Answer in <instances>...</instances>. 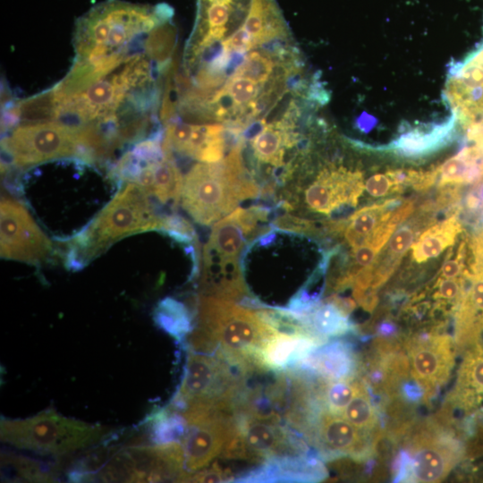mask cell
<instances>
[{"mask_svg": "<svg viewBox=\"0 0 483 483\" xmlns=\"http://www.w3.org/2000/svg\"><path fill=\"white\" fill-rule=\"evenodd\" d=\"M380 332L383 334V335H389L391 333H393L394 331V326L392 324H389V323H384L381 326H380Z\"/></svg>", "mask_w": 483, "mask_h": 483, "instance_id": "38", "label": "cell"}, {"mask_svg": "<svg viewBox=\"0 0 483 483\" xmlns=\"http://www.w3.org/2000/svg\"><path fill=\"white\" fill-rule=\"evenodd\" d=\"M325 342L315 335L275 334L262 349L260 368L275 372L293 369Z\"/></svg>", "mask_w": 483, "mask_h": 483, "instance_id": "15", "label": "cell"}, {"mask_svg": "<svg viewBox=\"0 0 483 483\" xmlns=\"http://www.w3.org/2000/svg\"><path fill=\"white\" fill-rule=\"evenodd\" d=\"M461 258L462 257L459 255L455 259L445 261L441 268V277L455 278L458 276L462 269Z\"/></svg>", "mask_w": 483, "mask_h": 483, "instance_id": "36", "label": "cell"}, {"mask_svg": "<svg viewBox=\"0 0 483 483\" xmlns=\"http://www.w3.org/2000/svg\"><path fill=\"white\" fill-rule=\"evenodd\" d=\"M163 148L202 163L223 159L235 145L234 136L222 124H190L174 122L166 128Z\"/></svg>", "mask_w": 483, "mask_h": 483, "instance_id": "13", "label": "cell"}, {"mask_svg": "<svg viewBox=\"0 0 483 483\" xmlns=\"http://www.w3.org/2000/svg\"><path fill=\"white\" fill-rule=\"evenodd\" d=\"M189 475L180 442L125 447L98 471L103 482H187Z\"/></svg>", "mask_w": 483, "mask_h": 483, "instance_id": "10", "label": "cell"}, {"mask_svg": "<svg viewBox=\"0 0 483 483\" xmlns=\"http://www.w3.org/2000/svg\"><path fill=\"white\" fill-rule=\"evenodd\" d=\"M97 80L84 89L61 96L50 91L53 98V119L73 116L80 125L112 120L131 88L148 80V64L132 56L123 69Z\"/></svg>", "mask_w": 483, "mask_h": 483, "instance_id": "9", "label": "cell"}, {"mask_svg": "<svg viewBox=\"0 0 483 483\" xmlns=\"http://www.w3.org/2000/svg\"><path fill=\"white\" fill-rule=\"evenodd\" d=\"M414 236V231L409 225H404L394 232L387 246V255L390 258L386 263L393 266L397 265L400 256H402L411 247Z\"/></svg>", "mask_w": 483, "mask_h": 483, "instance_id": "30", "label": "cell"}, {"mask_svg": "<svg viewBox=\"0 0 483 483\" xmlns=\"http://www.w3.org/2000/svg\"><path fill=\"white\" fill-rule=\"evenodd\" d=\"M109 430L64 417L54 409L23 419H2L1 440L14 447L45 454L63 455L101 442Z\"/></svg>", "mask_w": 483, "mask_h": 483, "instance_id": "7", "label": "cell"}, {"mask_svg": "<svg viewBox=\"0 0 483 483\" xmlns=\"http://www.w3.org/2000/svg\"><path fill=\"white\" fill-rule=\"evenodd\" d=\"M465 382L479 391H483V354H472L464 366Z\"/></svg>", "mask_w": 483, "mask_h": 483, "instance_id": "32", "label": "cell"}, {"mask_svg": "<svg viewBox=\"0 0 483 483\" xmlns=\"http://www.w3.org/2000/svg\"><path fill=\"white\" fill-rule=\"evenodd\" d=\"M55 253L54 245L19 200L4 197L0 204L1 258L38 266Z\"/></svg>", "mask_w": 483, "mask_h": 483, "instance_id": "12", "label": "cell"}, {"mask_svg": "<svg viewBox=\"0 0 483 483\" xmlns=\"http://www.w3.org/2000/svg\"><path fill=\"white\" fill-rule=\"evenodd\" d=\"M235 427L232 411H215L188 426L182 441L185 471L191 474L208 466L221 454Z\"/></svg>", "mask_w": 483, "mask_h": 483, "instance_id": "14", "label": "cell"}, {"mask_svg": "<svg viewBox=\"0 0 483 483\" xmlns=\"http://www.w3.org/2000/svg\"><path fill=\"white\" fill-rule=\"evenodd\" d=\"M360 385L350 380L329 381L324 398L328 411L341 414L360 389Z\"/></svg>", "mask_w": 483, "mask_h": 483, "instance_id": "28", "label": "cell"}, {"mask_svg": "<svg viewBox=\"0 0 483 483\" xmlns=\"http://www.w3.org/2000/svg\"><path fill=\"white\" fill-rule=\"evenodd\" d=\"M274 61L258 51L247 54L243 63L237 68L233 76L244 77L264 84L274 71Z\"/></svg>", "mask_w": 483, "mask_h": 483, "instance_id": "27", "label": "cell"}, {"mask_svg": "<svg viewBox=\"0 0 483 483\" xmlns=\"http://www.w3.org/2000/svg\"><path fill=\"white\" fill-rule=\"evenodd\" d=\"M270 212L264 206L238 207L213 225L202 249L199 294L243 303L250 299L242 254L251 239L270 229Z\"/></svg>", "mask_w": 483, "mask_h": 483, "instance_id": "3", "label": "cell"}, {"mask_svg": "<svg viewBox=\"0 0 483 483\" xmlns=\"http://www.w3.org/2000/svg\"><path fill=\"white\" fill-rule=\"evenodd\" d=\"M112 145L95 126L60 121L18 125L2 142L4 151L18 167L72 157L94 161L105 156Z\"/></svg>", "mask_w": 483, "mask_h": 483, "instance_id": "6", "label": "cell"}, {"mask_svg": "<svg viewBox=\"0 0 483 483\" xmlns=\"http://www.w3.org/2000/svg\"><path fill=\"white\" fill-rule=\"evenodd\" d=\"M450 451L440 444L431 442L418 445L408 460L411 479L425 483L443 479L449 472L454 459Z\"/></svg>", "mask_w": 483, "mask_h": 483, "instance_id": "18", "label": "cell"}, {"mask_svg": "<svg viewBox=\"0 0 483 483\" xmlns=\"http://www.w3.org/2000/svg\"><path fill=\"white\" fill-rule=\"evenodd\" d=\"M187 351L182 379L169 406L179 412L193 405L233 412L242 373L219 352Z\"/></svg>", "mask_w": 483, "mask_h": 483, "instance_id": "8", "label": "cell"}, {"mask_svg": "<svg viewBox=\"0 0 483 483\" xmlns=\"http://www.w3.org/2000/svg\"><path fill=\"white\" fill-rule=\"evenodd\" d=\"M151 197L134 182H126L80 233L70 241L68 267H82L114 242L134 233L160 231V215Z\"/></svg>", "mask_w": 483, "mask_h": 483, "instance_id": "5", "label": "cell"}, {"mask_svg": "<svg viewBox=\"0 0 483 483\" xmlns=\"http://www.w3.org/2000/svg\"><path fill=\"white\" fill-rule=\"evenodd\" d=\"M2 467L9 468L15 478L30 482H51L54 476L46 470L38 462L23 456L2 454Z\"/></svg>", "mask_w": 483, "mask_h": 483, "instance_id": "25", "label": "cell"}, {"mask_svg": "<svg viewBox=\"0 0 483 483\" xmlns=\"http://www.w3.org/2000/svg\"><path fill=\"white\" fill-rule=\"evenodd\" d=\"M453 119L444 125L436 126L428 131L414 130L400 136L393 143L396 151L406 157L428 154L441 147L450 135Z\"/></svg>", "mask_w": 483, "mask_h": 483, "instance_id": "23", "label": "cell"}, {"mask_svg": "<svg viewBox=\"0 0 483 483\" xmlns=\"http://www.w3.org/2000/svg\"><path fill=\"white\" fill-rule=\"evenodd\" d=\"M318 436L321 448L331 453L359 456L366 447L361 430L329 411L319 416Z\"/></svg>", "mask_w": 483, "mask_h": 483, "instance_id": "17", "label": "cell"}, {"mask_svg": "<svg viewBox=\"0 0 483 483\" xmlns=\"http://www.w3.org/2000/svg\"><path fill=\"white\" fill-rule=\"evenodd\" d=\"M363 190L362 176L343 166L322 169L308 184L282 190L275 200L287 214L301 216L304 212L331 215L347 206L354 207Z\"/></svg>", "mask_w": 483, "mask_h": 483, "instance_id": "11", "label": "cell"}, {"mask_svg": "<svg viewBox=\"0 0 483 483\" xmlns=\"http://www.w3.org/2000/svg\"><path fill=\"white\" fill-rule=\"evenodd\" d=\"M224 47L228 51L248 52L256 47L252 37L243 28H239L229 38L223 41Z\"/></svg>", "mask_w": 483, "mask_h": 483, "instance_id": "33", "label": "cell"}, {"mask_svg": "<svg viewBox=\"0 0 483 483\" xmlns=\"http://www.w3.org/2000/svg\"><path fill=\"white\" fill-rule=\"evenodd\" d=\"M458 231L459 225L454 216L427 229L411 245L414 261L422 263L439 256L453 243Z\"/></svg>", "mask_w": 483, "mask_h": 483, "instance_id": "21", "label": "cell"}, {"mask_svg": "<svg viewBox=\"0 0 483 483\" xmlns=\"http://www.w3.org/2000/svg\"><path fill=\"white\" fill-rule=\"evenodd\" d=\"M149 9L119 2L97 6L78 24L76 63L65 81L82 89L127 61L132 41L170 18L169 7Z\"/></svg>", "mask_w": 483, "mask_h": 483, "instance_id": "1", "label": "cell"}, {"mask_svg": "<svg viewBox=\"0 0 483 483\" xmlns=\"http://www.w3.org/2000/svg\"><path fill=\"white\" fill-rule=\"evenodd\" d=\"M472 306L483 311V269L477 272L470 290Z\"/></svg>", "mask_w": 483, "mask_h": 483, "instance_id": "35", "label": "cell"}, {"mask_svg": "<svg viewBox=\"0 0 483 483\" xmlns=\"http://www.w3.org/2000/svg\"><path fill=\"white\" fill-rule=\"evenodd\" d=\"M299 315L312 334L325 340L326 337L342 335L352 326L348 315L330 301L318 304Z\"/></svg>", "mask_w": 483, "mask_h": 483, "instance_id": "19", "label": "cell"}, {"mask_svg": "<svg viewBox=\"0 0 483 483\" xmlns=\"http://www.w3.org/2000/svg\"><path fill=\"white\" fill-rule=\"evenodd\" d=\"M243 141L224 159L194 165L183 178L181 205L200 225L209 226L238 208L242 201L261 196L242 156Z\"/></svg>", "mask_w": 483, "mask_h": 483, "instance_id": "4", "label": "cell"}, {"mask_svg": "<svg viewBox=\"0 0 483 483\" xmlns=\"http://www.w3.org/2000/svg\"><path fill=\"white\" fill-rule=\"evenodd\" d=\"M221 89L240 106L255 100L259 93V87L256 81L236 76L230 77Z\"/></svg>", "mask_w": 483, "mask_h": 483, "instance_id": "29", "label": "cell"}, {"mask_svg": "<svg viewBox=\"0 0 483 483\" xmlns=\"http://www.w3.org/2000/svg\"><path fill=\"white\" fill-rule=\"evenodd\" d=\"M355 359L349 344L323 343L293 369L316 374L328 381L350 380L355 371Z\"/></svg>", "mask_w": 483, "mask_h": 483, "instance_id": "16", "label": "cell"}, {"mask_svg": "<svg viewBox=\"0 0 483 483\" xmlns=\"http://www.w3.org/2000/svg\"><path fill=\"white\" fill-rule=\"evenodd\" d=\"M148 422L150 438L155 445L182 443L188 431V423L183 415L170 406L153 412Z\"/></svg>", "mask_w": 483, "mask_h": 483, "instance_id": "24", "label": "cell"}, {"mask_svg": "<svg viewBox=\"0 0 483 483\" xmlns=\"http://www.w3.org/2000/svg\"><path fill=\"white\" fill-rule=\"evenodd\" d=\"M436 287L437 288L435 297L443 300H453L460 292L459 283L453 278H439Z\"/></svg>", "mask_w": 483, "mask_h": 483, "instance_id": "34", "label": "cell"}, {"mask_svg": "<svg viewBox=\"0 0 483 483\" xmlns=\"http://www.w3.org/2000/svg\"><path fill=\"white\" fill-rule=\"evenodd\" d=\"M194 326L187 336L188 349L219 352L233 368L247 373L260 368V355L275 333L255 310L233 301L198 294Z\"/></svg>", "mask_w": 483, "mask_h": 483, "instance_id": "2", "label": "cell"}, {"mask_svg": "<svg viewBox=\"0 0 483 483\" xmlns=\"http://www.w3.org/2000/svg\"><path fill=\"white\" fill-rule=\"evenodd\" d=\"M194 317L181 301L166 297L154 310L156 325L177 342L184 341L194 326Z\"/></svg>", "mask_w": 483, "mask_h": 483, "instance_id": "22", "label": "cell"}, {"mask_svg": "<svg viewBox=\"0 0 483 483\" xmlns=\"http://www.w3.org/2000/svg\"><path fill=\"white\" fill-rule=\"evenodd\" d=\"M342 416L361 431L369 429L375 424L374 408L361 386L356 395L343 411Z\"/></svg>", "mask_w": 483, "mask_h": 483, "instance_id": "26", "label": "cell"}, {"mask_svg": "<svg viewBox=\"0 0 483 483\" xmlns=\"http://www.w3.org/2000/svg\"><path fill=\"white\" fill-rule=\"evenodd\" d=\"M449 359L448 344L445 342L437 341L433 345L417 346L411 354L415 378L426 386L436 383L443 377Z\"/></svg>", "mask_w": 483, "mask_h": 483, "instance_id": "20", "label": "cell"}, {"mask_svg": "<svg viewBox=\"0 0 483 483\" xmlns=\"http://www.w3.org/2000/svg\"><path fill=\"white\" fill-rule=\"evenodd\" d=\"M365 190L373 197H384L388 193L400 191L389 172L370 176L366 181Z\"/></svg>", "mask_w": 483, "mask_h": 483, "instance_id": "31", "label": "cell"}, {"mask_svg": "<svg viewBox=\"0 0 483 483\" xmlns=\"http://www.w3.org/2000/svg\"><path fill=\"white\" fill-rule=\"evenodd\" d=\"M404 391L407 396L411 399H418L422 394L421 388L414 384H407L404 387Z\"/></svg>", "mask_w": 483, "mask_h": 483, "instance_id": "37", "label": "cell"}]
</instances>
